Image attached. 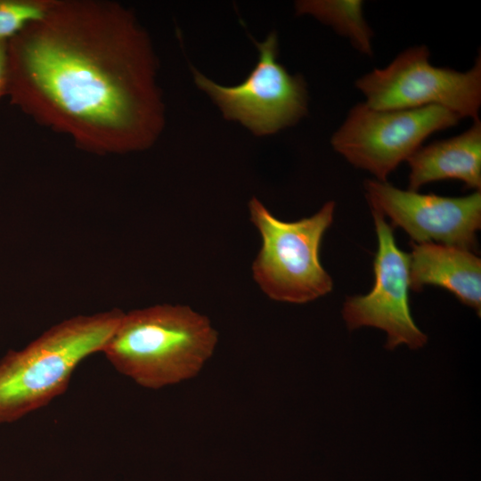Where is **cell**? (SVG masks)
I'll return each mask as SVG.
<instances>
[{"instance_id": "5bb4252c", "label": "cell", "mask_w": 481, "mask_h": 481, "mask_svg": "<svg viewBox=\"0 0 481 481\" xmlns=\"http://www.w3.org/2000/svg\"><path fill=\"white\" fill-rule=\"evenodd\" d=\"M8 82L7 41L0 40V98L6 95Z\"/></svg>"}, {"instance_id": "52a82bcc", "label": "cell", "mask_w": 481, "mask_h": 481, "mask_svg": "<svg viewBox=\"0 0 481 481\" xmlns=\"http://www.w3.org/2000/svg\"><path fill=\"white\" fill-rule=\"evenodd\" d=\"M258 50L256 66L239 85L225 86L192 69L194 81L219 107L224 118L241 123L256 135H268L297 124L306 115L308 95L300 75L278 61V37L271 32Z\"/></svg>"}, {"instance_id": "3957f363", "label": "cell", "mask_w": 481, "mask_h": 481, "mask_svg": "<svg viewBox=\"0 0 481 481\" xmlns=\"http://www.w3.org/2000/svg\"><path fill=\"white\" fill-rule=\"evenodd\" d=\"M122 311L77 315L51 327L0 361V424L20 420L47 405L67 389L77 366L102 352Z\"/></svg>"}, {"instance_id": "277c9868", "label": "cell", "mask_w": 481, "mask_h": 481, "mask_svg": "<svg viewBox=\"0 0 481 481\" xmlns=\"http://www.w3.org/2000/svg\"><path fill=\"white\" fill-rule=\"evenodd\" d=\"M332 200L297 221L276 217L257 198L249 202V219L261 237L252 277L270 299L306 304L330 293L333 281L321 263L320 249L334 218Z\"/></svg>"}, {"instance_id": "8992f818", "label": "cell", "mask_w": 481, "mask_h": 481, "mask_svg": "<svg viewBox=\"0 0 481 481\" xmlns=\"http://www.w3.org/2000/svg\"><path fill=\"white\" fill-rule=\"evenodd\" d=\"M459 120L455 113L439 106L379 110L360 102L349 110L330 143L350 164L386 182L426 138Z\"/></svg>"}, {"instance_id": "4fadbf2b", "label": "cell", "mask_w": 481, "mask_h": 481, "mask_svg": "<svg viewBox=\"0 0 481 481\" xmlns=\"http://www.w3.org/2000/svg\"><path fill=\"white\" fill-rule=\"evenodd\" d=\"M48 0H0V40L8 41L43 17Z\"/></svg>"}, {"instance_id": "30bf717a", "label": "cell", "mask_w": 481, "mask_h": 481, "mask_svg": "<svg viewBox=\"0 0 481 481\" xmlns=\"http://www.w3.org/2000/svg\"><path fill=\"white\" fill-rule=\"evenodd\" d=\"M410 289L442 287L462 304L481 313V259L472 251L436 243H412Z\"/></svg>"}, {"instance_id": "ba28073f", "label": "cell", "mask_w": 481, "mask_h": 481, "mask_svg": "<svg viewBox=\"0 0 481 481\" xmlns=\"http://www.w3.org/2000/svg\"><path fill=\"white\" fill-rule=\"evenodd\" d=\"M371 214L378 240L374 284L365 295L347 297L342 316L348 330L374 327L387 334L385 347H423L428 336L415 323L409 305V254L398 248L393 228L377 211Z\"/></svg>"}, {"instance_id": "9c48e42d", "label": "cell", "mask_w": 481, "mask_h": 481, "mask_svg": "<svg viewBox=\"0 0 481 481\" xmlns=\"http://www.w3.org/2000/svg\"><path fill=\"white\" fill-rule=\"evenodd\" d=\"M372 211L402 228L413 243H436L477 250L481 227V191L463 197L422 194L398 189L387 181L366 180Z\"/></svg>"}, {"instance_id": "7c38bea8", "label": "cell", "mask_w": 481, "mask_h": 481, "mask_svg": "<svg viewBox=\"0 0 481 481\" xmlns=\"http://www.w3.org/2000/svg\"><path fill=\"white\" fill-rule=\"evenodd\" d=\"M298 15L308 14L349 39L361 53L371 56L373 32L358 0H303L295 4Z\"/></svg>"}, {"instance_id": "8fae6325", "label": "cell", "mask_w": 481, "mask_h": 481, "mask_svg": "<svg viewBox=\"0 0 481 481\" xmlns=\"http://www.w3.org/2000/svg\"><path fill=\"white\" fill-rule=\"evenodd\" d=\"M409 189L418 190L431 182L461 181L466 188L481 189V122L456 136L421 146L408 159Z\"/></svg>"}, {"instance_id": "6da1fadb", "label": "cell", "mask_w": 481, "mask_h": 481, "mask_svg": "<svg viewBox=\"0 0 481 481\" xmlns=\"http://www.w3.org/2000/svg\"><path fill=\"white\" fill-rule=\"evenodd\" d=\"M6 96L90 153L146 150L165 126L158 61L134 12L105 0H48L7 41Z\"/></svg>"}, {"instance_id": "5b68a950", "label": "cell", "mask_w": 481, "mask_h": 481, "mask_svg": "<svg viewBox=\"0 0 481 481\" xmlns=\"http://www.w3.org/2000/svg\"><path fill=\"white\" fill-rule=\"evenodd\" d=\"M365 103L379 110L443 107L460 118H478L481 106V59L464 72L436 67L426 45L412 46L387 66L375 69L355 82Z\"/></svg>"}, {"instance_id": "7a4b0ae2", "label": "cell", "mask_w": 481, "mask_h": 481, "mask_svg": "<svg viewBox=\"0 0 481 481\" xmlns=\"http://www.w3.org/2000/svg\"><path fill=\"white\" fill-rule=\"evenodd\" d=\"M218 333L184 305H155L123 315L102 353L141 387L159 389L195 377L213 355Z\"/></svg>"}]
</instances>
